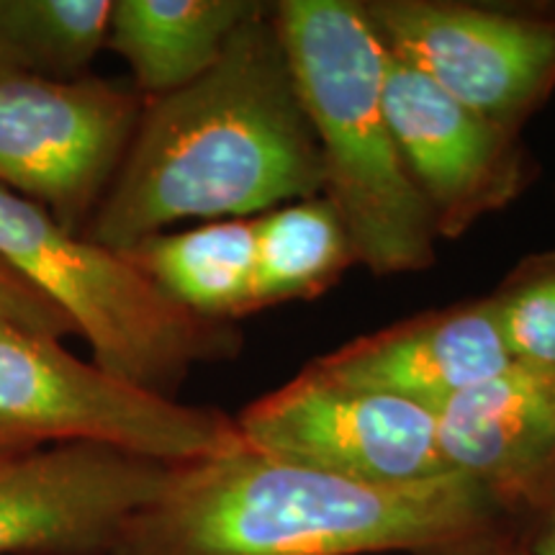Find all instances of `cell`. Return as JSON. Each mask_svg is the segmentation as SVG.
<instances>
[{"label":"cell","instance_id":"52a82bcc","mask_svg":"<svg viewBox=\"0 0 555 555\" xmlns=\"http://www.w3.org/2000/svg\"><path fill=\"white\" fill-rule=\"evenodd\" d=\"M386 50L450 99L519 134L555 90V11L446 0L363 3Z\"/></svg>","mask_w":555,"mask_h":555},{"label":"cell","instance_id":"7c38bea8","mask_svg":"<svg viewBox=\"0 0 555 555\" xmlns=\"http://www.w3.org/2000/svg\"><path fill=\"white\" fill-rule=\"evenodd\" d=\"M494 298L427 311L311 360L332 384L384 393L437 412L512 363Z\"/></svg>","mask_w":555,"mask_h":555},{"label":"cell","instance_id":"30bf717a","mask_svg":"<svg viewBox=\"0 0 555 555\" xmlns=\"http://www.w3.org/2000/svg\"><path fill=\"white\" fill-rule=\"evenodd\" d=\"M384 108L437 237H463L486 214L519 198L535 178L519 134L461 106L388 50Z\"/></svg>","mask_w":555,"mask_h":555},{"label":"cell","instance_id":"5bb4252c","mask_svg":"<svg viewBox=\"0 0 555 555\" xmlns=\"http://www.w3.org/2000/svg\"><path fill=\"white\" fill-rule=\"evenodd\" d=\"M124 258L191 314L237 322L249 314L255 286V221H208L163 232L124 249Z\"/></svg>","mask_w":555,"mask_h":555},{"label":"cell","instance_id":"8992f818","mask_svg":"<svg viewBox=\"0 0 555 555\" xmlns=\"http://www.w3.org/2000/svg\"><path fill=\"white\" fill-rule=\"evenodd\" d=\"M142 108L137 90L93 75L47 80L0 67V189L86 237Z\"/></svg>","mask_w":555,"mask_h":555},{"label":"cell","instance_id":"2e32d148","mask_svg":"<svg viewBox=\"0 0 555 555\" xmlns=\"http://www.w3.org/2000/svg\"><path fill=\"white\" fill-rule=\"evenodd\" d=\"M114 0H0V67L78 80L108 41Z\"/></svg>","mask_w":555,"mask_h":555},{"label":"cell","instance_id":"e0dca14e","mask_svg":"<svg viewBox=\"0 0 555 555\" xmlns=\"http://www.w3.org/2000/svg\"><path fill=\"white\" fill-rule=\"evenodd\" d=\"M491 298L512 358L555 367V249L519 262Z\"/></svg>","mask_w":555,"mask_h":555},{"label":"cell","instance_id":"ba28073f","mask_svg":"<svg viewBox=\"0 0 555 555\" xmlns=\"http://www.w3.org/2000/svg\"><path fill=\"white\" fill-rule=\"evenodd\" d=\"M234 425L255 453L347 481L414 486L457 474L442 455L429 409L332 384L307 367L253 401Z\"/></svg>","mask_w":555,"mask_h":555},{"label":"cell","instance_id":"3957f363","mask_svg":"<svg viewBox=\"0 0 555 555\" xmlns=\"http://www.w3.org/2000/svg\"><path fill=\"white\" fill-rule=\"evenodd\" d=\"M273 11L322 159V196L337 208L356 262L376 275L429 268L433 214L388 124L386 44L363 3L283 0Z\"/></svg>","mask_w":555,"mask_h":555},{"label":"cell","instance_id":"5b68a950","mask_svg":"<svg viewBox=\"0 0 555 555\" xmlns=\"http://www.w3.org/2000/svg\"><path fill=\"white\" fill-rule=\"evenodd\" d=\"M99 442L165 466L242 448L234 420L111 376L57 337L0 322V455Z\"/></svg>","mask_w":555,"mask_h":555},{"label":"cell","instance_id":"8fae6325","mask_svg":"<svg viewBox=\"0 0 555 555\" xmlns=\"http://www.w3.org/2000/svg\"><path fill=\"white\" fill-rule=\"evenodd\" d=\"M450 468L504 512L555 504V367L512 360L435 412Z\"/></svg>","mask_w":555,"mask_h":555},{"label":"cell","instance_id":"4fadbf2b","mask_svg":"<svg viewBox=\"0 0 555 555\" xmlns=\"http://www.w3.org/2000/svg\"><path fill=\"white\" fill-rule=\"evenodd\" d=\"M258 3L249 0H116L108 41L144 101L176 93L211 69Z\"/></svg>","mask_w":555,"mask_h":555},{"label":"cell","instance_id":"9c48e42d","mask_svg":"<svg viewBox=\"0 0 555 555\" xmlns=\"http://www.w3.org/2000/svg\"><path fill=\"white\" fill-rule=\"evenodd\" d=\"M170 468L99 442L0 455V555H114Z\"/></svg>","mask_w":555,"mask_h":555},{"label":"cell","instance_id":"ac0fdd59","mask_svg":"<svg viewBox=\"0 0 555 555\" xmlns=\"http://www.w3.org/2000/svg\"><path fill=\"white\" fill-rule=\"evenodd\" d=\"M0 322L57 339L78 335L65 309H60L50 296L41 294L3 260H0Z\"/></svg>","mask_w":555,"mask_h":555},{"label":"cell","instance_id":"d6986e66","mask_svg":"<svg viewBox=\"0 0 555 555\" xmlns=\"http://www.w3.org/2000/svg\"><path fill=\"white\" fill-rule=\"evenodd\" d=\"M519 555H555V504L547 509V517L540 527L535 543H532V551Z\"/></svg>","mask_w":555,"mask_h":555},{"label":"cell","instance_id":"7a4b0ae2","mask_svg":"<svg viewBox=\"0 0 555 555\" xmlns=\"http://www.w3.org/2000/svg\"><path fill=\"white\" fill-rule=\"evenodd\" d=\"M504 515L463 474L371 486L242 446L172 466L114 555L457 553L489 543Z\"/></svg>","mask_w":555,"mask_h":555},{"label":"cell","instance_id":"9a60e30c","mask_svg":"<svg viewBox=\"0 0 555 555\" xmlns=\"http://www.w3.org/2000/svg\"><path fill=\"white\" fill-rule=\"evenodd\" d=\"M255 286L249 314L322 296L356 262L337 208L324 196L255 217Z\"/></svg>","mask_w":555,"mask_h":555},{"label":"cell","instance_id":"277c9868","mask_svg":"<svg viewBox=\"0 0 555 555\" xmlns=\"http://www.w3.org/2000/svg\"><path fill=\"white\" fill-rule=\"evenodd\" d=\"M0 260L65 309L95 365L144 391L176 399L193 367L242 350L237 324L178 307L121 253L67 232L50 211L5 189Z\"/></svg>","mask_w":555,"mask_h":555},{"label":"cell","instance_id":"6da1fadb","mask_svg":"<svg viewBox=\"0 0 555 555\" xmlns=\"http://www.w3.org/2000/svg\"><path fill=\"white\" fill-rule=\"evenodd\" d=\"M322 191V159L275 11L258 3L204 78L144 101L86 237L124 253L178 221L253 219Z\"/></svg>","mask_w":555,"mask_h":555}]
</instances>
